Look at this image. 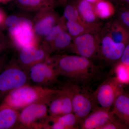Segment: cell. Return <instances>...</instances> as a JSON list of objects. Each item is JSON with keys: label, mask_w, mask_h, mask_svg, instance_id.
<instances>
[{"label": "cell", "mask_w": 129, "mask_h": 129, "mask_svg": "<svg viewBox=\"0 0 129 129\" xmlns=\"http://www.w3.org/2000/svg\"><path fill=\"white\" fill-rule=\"evenodd\" d=\"M60 90L27 84L8 93L2 103L19 111L30 104L43 103L49 104Z\"/></svg>", "instance_id": "6da1fadb"}, {"label": "cell", "mask_w": 129, "mask_h": 129, "mask_svg": "<svg viewBox=\"0 0 129 129\" xmlns=\"http://www.w3.org/2000/svg\"><path fill=\"white\" fill-rule=\"evenodd\" d=\"M53 67L58 76L80 83L92 79L96 72L95 67L90 59L78 55L61 57Z\"/></svg>", "instance_id": "7a4b0ae2"}, {"label": "cell", "mask_w": 129, "mask_h": 129, "mask_svg": "<svg viewBox=\"0 0 129 129\" xmlns=\"http://www.w3.org/2000/svg\"><path fill=\"white\" fill-rule=\"evenodd\" d=\"M29 80L28 73L14 65L0 72V102L12 91L28 84Z\"/></svg>", "instance_id": "3957f363"}, {"label": "cell", "mask_w": 129, "mask_h": 129, "mask_svg": "<svg viewBox=\"0 0 129 129\" xmlns=\"http://www.w3.org/2000/svg\"><path fill=\"white\" fill-rule=\"evenodd\" d=\"M48 104L38 103L29 105L19 112V128L44 129L48 113Z\"/></svg>", "instance_id": "277c9868"}, {"label": "cell", "mask_w": 129, "mask_h": 129, "mask_svg": "<svg viewBox=\"0 0 129 129\" xmlns=\"http://www.w3.org/2000/svg\"><path fill=\"white\" fill-rule=\"evenodd\" d=\"M73 50L78 55L89 59L100 55V36L97 33H88L75 37Z\"/></svg>", "instance_id": "5b68a950"}, {"label": "cell", "mask_w": 129, "mask_h": 129, "mask_svg": "<svg viewBox=\"0 0 129 129\" xmlns=\"http://www.w3.org/2000/svg\"><path fill=\"white\" fill-rule=\"evenodd\" d=\"M28 74L29 79L33 83L45 86L54 83L58 76L53 66L41 62L30 67Z\"/></svg>", "instance_id": "8992f818"}, {"label": "cell", "mask_w": 129, "mask_h": 129, "mask_svg": "<svg viewBox=\"0 0 129 129\" xmlns=\"http://www.w3.org/2000/svg\"><path fill=\"white\" fill-rule=\"evenodd\" d=\"M103 32L101 36H99L100 55L108 61L118 60L122 56L125 48V44L114 41L106 29Z\"/></svg>", "instance_id": "52a82bcc"}, {"label": "cell", "mask_w": 129, "mask_h": 129, "mask_svg": "<svg viewBox=\"0 0 129 129\" xmlns=\"http://www.w3.org/2000/svg\"><path fill=\"white\" fill-rule=\"evenodd\" d=\"M113 113L109 109H96L79 122L81 128L100 129L113 119Z\"/></svg>", "instance_id": "ba28073f"}, {"label": "cell", "mask_w": 129, "mask_h": 129, "mask_svg": "<svg viewBox=\"0 0 129 129\" xmlns=\"http://www.w3.org/2000/svg\"><path fill=\"white\" fill-rule=\"evenodd\" d=\"M116 81L113 79H108L103 82L95 93L96 101L101 107L110 109L117 96Z\"/></svg>", "instance_id": "9c48e42d"}, {"label": "cell", "mask_w": 129, "mask_h": 129, "mask_svg": "<svg viewBox=\"0 0 129 129\" xmlns=\"http://www.w3.org/2000/svg\"><path fill=\"white\" fill-rule=\"evenodd\" d=\"M9 32L19 46L23 48L32 45V24L27 19H21L18 23L10 28Z\"/></svg>", "instance_id": "30bf717a"}, {"label": "cell", "mask_w": 129, "mask_h": 129, "mask_svg": "<svg viewBox=\"0 0 129 129\" xmlns=\"http://www.w3.org/2000/svg\"><path fill=\"white\" fill-rule=\"evenodd\" d=\"M92 104V101L88 95L81 92L78 88L73 96L72 107L73 113L79 123L91 112Z\"/></svg>", "instance_id": "8fae6325"}, {"label": "cell", "mask_w": 129, "mask_h": 129, "mask_svg": "<svg viewBox=\"0 0 129 129\" xmlns=\"http://www.w3.org/2000/svg\"><path fill=\"white\" fill-rule=\"evenodd\" d=\"M79 123L73 113L59 116L49 115L45 122L44 129H76Z\"/></svg>", "instance_id": "7c38bea8"}, {"label": "cell", "mask_w": 129, "mask_h": 129, "mask_svg": "<svg viewBox=\"0 0 129 129\" xmlns=\"http://www.w3.org/2000/svg\"><path fill=\"white\" fill-rule=\"evenodd\" d=\"M19 112L7 104L0 105V129L19 128Z\"/></svg>", "instance_id": "4fadbf2b"}, {"label": "cell", "mask_w": 129, "mask_h": 129, "mask_svg": "<svg viewBox=\"0 0 129 129\" xmlns=\"http://www.w3.org/2000/svg\"><path fill=\"white\" fill-rule=\"evenodd\" d=\"M75 5L81 20L90 25L99 26L95 13L94 5L86 0H76Z\"/></svg>", "instance_id": "5bb4252c"}, {"label": "cell", "mask_w": 129, "mask_h": 129, "mask_svg": "<svg viewBox=\"0 0 129 129\" xmlns=\"http://www.w3.org/2000/svg\"><path fill=\"white\" fill-rule=\"evenodd\" d=\"M45 53L43 50L36 48L30 46L22 48L19 58L21 63L25 66H29L40 62L44 59Z\"/></svg>", "instance_id": "9a60e30c"}, {"label": "cell", "mask_w": 129, "mask_h": 129, "mask_svg": "<svg viewBox=\"0 0 129 129\" xmlns=\"http://www.w3.org/2000/svg\"><path fill=\"white\" fill-rule=\"evenodd\" d=\"M66 27L69 33L74 38L86 33H97L100 30V26L78 21H67Z\"/></svg>", "instance_id": "2e32d148"}, {"label": "cell", "mask_w": 129, "mask_h": 129, "mask_svg": "<svg viewBox=\"0 0 129 129\" xmlns=\"http://www.w3.org/2000/svg\"><path fill=\"white\" fill-rule=\"evenodd\" d=\"M107 32L115 42L125 44L129 41V32L123 25L117 22L109 23Z\"/></svg>", "instance_id": "e0dca14e"}, {"label": "cell", "mask_w": 129, "mask_h": 129, "mask_svg": "<svg viewBox=\"0 0 129 129\" xmlns=\"http://www.w3.org/2000/svg\"><path fill=\"white\" fill-rule=\"evenodd\" d=\"M78 89L75 85L66 86L58 93L62 105V115L73 113L72 100L74 94Z\"/></svg>", "instance_id": "ac0fdd59"}, {"label": "cell", "mask_w": 129, "mask_h": 129, "mask_svg": "<svg viewBox=\"0 0 129 129\" xmlns=\"http://www.w3.org/2000/svg\"><path fill=\"white\" fill-rule=\"evenodd\" d=\"M94 9L98 18L102 19L110 18L115 12L113 5L108 0H102L95 4Z\"/></svg>", "instance_id": "d6986e66"}, {"label": "cell", "mask_w": 129, "mask_h": 129, "mask_svg": "<svg viewBox=\"0 0 129 129\" xmlns=\"http://www.w3.org/2000/svg\"><path fill=\"white\" fill-rule=\"evenodd\" d=\"M114 111L129 117V98L124 95L118 96L113 104Z\"/></svg>", "instance_id": "ffe728a7"}, {"label": "cell", "mask_w": 129, "mask_h": 129, "mask_svg": "<svg viewBox=\"0 0 129 129\" xmlns=\"http://www.w3.org/2000/svg\"><path fill=\"white\" fill-rule=\"evenodd\" d=\"M55 22V19L54 17H47L37 24L36 25V31L39 35H47L53 27Z\"/></svg>", "instance_id": "44dd1931"}, {"label": "cell", "mask_w": 129, "mask_h": 129, "mask_svg": "<svg viewBox=\"0 0 129 129\" xmlns=\"http://www.w3.org/2000/svg\"><path fill=\"white\" fill-rule=\"evenodd\" d=\"M58 93L55 96L49 103L48 111L51 116L62 115V105Z\"/></svg>", "instance_id": "7402d4cb"}, {"label": "cell", "mask_w": 129, "mask_h": 129, "mask_svg": "<svg viewBox=\"0 0 129 129\" xmlns=\"http://www.w3.org/2000/svg\"><path fill=\"white\" fill-rule=\"evenodd\" d=\"M72 36L69 33L63 31L54 40V45L56 49H63L69 46L72 42Z\"/></svg>", "instance_id": "603a6c76"}, {"label": "cell", "mask_w": 129, "mask_h": 129, "mask_svg": "<svg viewBox=\"0 0 129 129\" xmlns=\"http://www.w3.org/2000/svg\"><path fill=\"white\" fill-rule=\"evenodd\" d=\"M64 16L67 21L83 22L81 18L75 3L67 5L64 9Z\"/></svg>", "instance_id": "cb8c5ba5"}, {"label": "cell", "mask_w": 129, "mask_h": 129, "mask_svg": "<svg viewBox=\"0 0 129 129\" xmlns=\"http://www.w3.org/2000/svg\"><path fill=\"white\" fill-rule=\"evenodd\" d=\"M128 65L122 63L117 67L116 73L118 80L123 83L129 82V68Z\"/></svg>", "instance_id": "d4e9b609"}, {"label": "cell", "mask_w": 129, "mask_h": 129, "mask_svg": "<svg viewBox=\"0 0 129 129\" xmlns=\"http://www.w3.org/2000/svg\"><path fill=\"white\" fill-rule=\"evenodd\" d=\"M63 30V27L61 25H58L53 27L47 34V39L49 41H54L60 33Z\"/></svg>", "instance_id": "484cf974"}, {"label": "cell", "mask_w": 129, "mask_h": 129, "mask_svg": "<svg viewBox=\"0 0 129 129\" xmlns=\"http://www.w3.org/2000/svg\"><path fill=\"white\" fill-rule=\"evenodd\" d=\"M21 5L24 6L36 7L41 5L42 0H18Z\"/></svg>", "instance_id": "4316f807"}, {"label": "cell", "mask_w": 129, "mask_h": 129, "mask_svg": "<svg viewBox=\"0 0 129 129\" xmlns=\"http://www.w3.org/2000/svg\"><path fill=\"white\" fill-rule=\"evenodd\" d=\"M20 19L16 16H9L6 19L5 24L10 27L14 26L18 23Z\"/></svg>", "instance_id": "83f0119b"}, {"label": "cell", "mask_w": 129, "mask_h": 129, "mask_svg": "<svg viewBox=\"0 0 129 129\" xmlns=\"http://www.w3.org/2000/svg\"><path fill=\"white\" fill-rule=\"evenodd\" d=\"M120 58L122 63L129 66V44L125 47Z\"/></svg>", "instance_id": "f1b7e54d"}, {"label": "cell", "mask_w": 129, "mask_h": 129, "mask_svg": "<svg viewBox=\"0 0 129 129\" xmlns=\"http://www.w3.org/2000/svg\"><path fill=\"white\" fill-rule=\"evenodd\" d=\"M120 18L123 25L129 28V11L122 12L120 14Z\"/></svg>", "instance_id": "f546056e"}, {"label": "cell", "mask_w": 129, "mask_h": 129, "mask_svg": "<svg viewBox=\"0 0 129 129\" xmlns=\"http://www.w3.org/2000/svg\"><path fill=\"white\" fill-rule=\"evenodd\" d=\"M86 1L90 3H91V4H93V5H94L95 4H96L98 2L101 1L102 0H86Z\"/></svg>", "instance_id": "4dcf8cb0"}, {"label": "cell", "mask_w": 129, "mask_h": 129, "mask_svg": "<svg viewBox=\"0 0 129 129\" xmlns=\"http://www.w3.org/2000/svg\"><path fill=\"white\" fill-rule=\"evenodd\" d=\"M4 18V15H3V13L0 11V24L3 22Z\"/></svg>", "instance_id": "1f68e13d"}, {"label": "cell", "mask_w": 129, "mask_h": 129, "mask_svg": "<svg viewBox=\"0 0 129 129\" xmlns=\"http://www.w3.org/2000/svg\"><path fill=\"white\" fill-rule=\"evenodd\" d=\"M10 0H0V2H6L9 1Z\"/></svg>", "instance_id": "d6a6232c"}, {"label": "cell", "mask_w": 129, "mask_h": 129, "mask_svg": "<svg viewBox=\"0 0 129 129\" xmlns=\"http://www.w3.org/2000/svg\"><path fill=\"white\" fill-rule=\"evenodd\" d=\"M62 1V2H63V3H66L67 2L68 0H61Z\"/></svg>", "instance_id": "836d02e7"}, {"label": "cell", "mask_w": 129, "mask_h": 129, "mask_svg": "<svg viewBox=\"0 0 129 129\" xmlns=\"http://www.w3.org/2000/svg\"><path fill=\"white\" fill-rule=\"evenodd\" d=\"M123 1H124L126 2L129 3V0H123Z\"/></svg>", "instance_id": "e575fe53"}, {"label": "cell", "mask_w": 129, "mask_h": 129, "mask_svg": "<svg viewBox=\"0 0 129 129\" xmlns=\"http://www.w3.org/2000/svg\"><path fill=\"white\" fill-rule=\"evenodd\" d=\"M1 50V47H0V50Z\"/></svg>", "instance_id": "d590c367"}, {"label": "cell", "mask_w": 129, "mask_h": 129, "mask_svg": "<svg viewBox=\"0 0 129 129\" xmlns=\"http://www.w3.org/2000/svg\"></svg>", "instance_id": "8d00e7d4"}]
</instances>
